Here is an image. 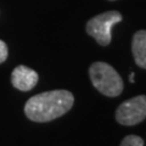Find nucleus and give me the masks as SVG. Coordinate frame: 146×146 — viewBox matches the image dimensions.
<instances>
[{"label": "nucleus", "mask_w": 146, "mask_h": 146, "mask_svg": "<svg viewBox=\"0 0 146 146\" xmlns=\"http://www.w3.org/2000/svg\"><path fill=\"white\" fill-rule=\"evenodd\" d=\"M110 1H115V0H110Z\"/></svg>", "instance_id": "nucleus-10"}, {"label": "nucleus", "mask_w": 146, "mask_h": 146, "mask_svg": "<svg viewBox=\"0 0 146 146\" xmlns=\"http://www.w3.org/2000/svg\"><path fill=\"white\" fill-rule=\"evenodd\" d=\"M74 96L68 90H50L32 96L25 105L28 119L38 123L54 121L67 113L73 106Z\"/></svg>", "instance_id": "nucleus-1"}, {"label": "nucleus", "mask_w": 146, "mask_h": 146, "mask_svg": "<svg viewBox=\"0 0 146 146\" xmlns=\"http://www.w3.org/2000/svg\"><path fill=\"white\" fill-rule=\"evenodd\" d=\"M7 55H9V49H7L6 43L3 42V40H0V63L6 61Z\"/></svg>", "instance_id": "nucleus-8"}, {"label": "nucleus", "mask_w": 146, "mask_h": 146, "mask_svg": "<svg viewBox=\"0 0 146 146\" xmlns=\"http://www.w3.org/2000/svg\"><path fill=\"white\" fill-rule=\"evenodd\" d=\"M116 121L122 125H135L146 118V95L125 100L116 111Z\"/></svg>", "instance_id": "nucleus-4"}, {"label": "nucleus", "mask_w": 146, "mask_h": 146, "mask_svg": "<svg viewBox=\"0 0 146 146\" xmlns=\"http://www.w3.org/2000/svg\"><path fill=\"white\" fill-rule=\"evenodd\" d=\"M119 146H144V140L138 135H127Z\"/></svg>", "instance_id": "nucleus-7"}, {"label": "nucleus", "mask_w": 146, "mask_h": 146, "mask_svg": "<svg viewBox=\"0 0 146 146\" xmlns=\"http://www.w3.org/2000/svg\"><path fill=\"white\" fill-rule=\"evenodd\" d=\"M89 77L95 89L105 96L116 98L122 94L124 88L118 72L106 62H94L89 67Z\"/></svg>", "instance_id": "nucleus-2"}, {"label": "nucleus", "mask_w": 146, "mask_h": 146, "mask_svg": "<svg viewBox=\"0 0 146 146\" xmlns=\"http://www.w3.org/2000/svg\"><path fill=\"white\" fill-rule=\"evenodd\" d=\"M131 52H133L135 63L139 67L146 70V31H138L133 36L131 42Z\"/></svg>", "instance_id": "nucleus-6"}, {"label": "nucleus", "mask_w": 146, "mask_h": 146, "mask_svg": "<svg viewBox=\"0 0 146 146\" xmlns=\"http://www.w3.org/2000/svg\"><path fill=\"white\" fill-rule=\"evenodd\" d=\"M123 16L118 11H106L90 18L86 23V33L96 40L99 45L107 46L112 39L113 26L119 23Z\"/></svg>", "instance_id": "nucleus-3"}, {"label": "nucleus", "mask_w": 146, "mask_h": 146, "mask_svg": "<svg viewBox=\"0 0 146 146\" xmlns=\"http://www.w3.org/2000/svg\"><path fill=\"white\" fill-rule=\"evenodd\" d=\"M134 77H135V74H134V73H130V74H129V82H130V83H134Z\"/></svg>", "instance_id": "nucleus-9"}, {"label": "nucleus", "mask_w": 146, "mask_h": 146, "mask_svg": "<svg viewBox=\"0 0 146 146\" xmlns=\"http://www.w3.org/2000/svg\"><path fill=\"white\" fill-rule=\"evenodd\" d=\"M39 76L34 70L25 65L17 66L11 73V83L21 91H29L38 83Z\"/></svg>", "instance_id": "nucleus-5"}]
</instances>
